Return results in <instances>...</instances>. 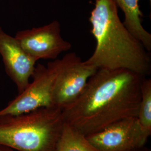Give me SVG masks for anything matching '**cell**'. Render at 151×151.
Masks as SVG:
<instances>
[{
  "label": "cell",
  "instance_id": "obj_1",
  "mask_svg": "<svg viewBox=\"0 0 151 151\" xmlns=\"http://www.w3.org/2000/svg\"><path fill=\"white\" fill-rule=\"evenodd\" d=\"M145 77L125 69L98 68L81 95L62 109L65 122L87 136L137 117Z\"/></svg>",
  "mask_w": 151,
  "mask_h": 151
},
{
  "label": "cell",
  "instance_id": "obj_2",
  "mask_svg": "<svg viewBox=\"0 0 151 151\" xmlns=\"http://www.w3.org/2000/svg\"><path fill=\"white\" fill-rule=\"evenodd\" d=\"M118 8L114 0H95L89 21L96 47L85 62L97 68L125 69L150 75V52L120 20Z\"/></svg>",
  "mask_w": 151,
  "mask_h": 151
},
{
  "label": "cell",
  "instance_id": "obj_3",
  "mask_svg": "<svg viewBox=\"0 0 151 151\" xmlns=\"http://www.w3.org/2000/svg\"><path fill=\"white\" fill-rule=\"evenodd\" d=\"M61 109L42 108L0 118V147L15 151H57L65 124Z\"/></svg>",
  "mask_w": 151,
  "mask_h": 151
},
{
  "label": "cell",
  "instance_id": "obj_4",
  "mask_svg": "<svg viewBox=\"0 0 151 151\" xmlns=\"http://www.w3.org/2000/svg\"><path fill=\"white\" fill-rule=\"evenodd\" d=\"M60 66V59L47 65H35L32 82L18 95L0 110V118L27 113L38 109L53 106L52 90Z\"/></svg>",
  "mask_w": 151,
  "mask_h": 151
},
{
  "label": "cell",
  "instance_id": "obj_5",
  "mask_svg": "<svg viewBox=\"0 0 151 151\" xmlns=\"http://www.w3.org/2000/svg\"><path fill=\"white\" fill-rule=\"evenodd\" d=\"M97 68L86 64L75 53L65 54L60 59V66L52 90L53 105L62 110L81 94L89 78Z\"/></svg>",
  "mask_w": 151,
  "mask_h": 151
},
{
  "label": "cell",
  "instance_id": "obj_6",
  "mask_svg": "<svg viewBox=\"0 0 151 151\" xmlns=\"http://www.w3.org/2000/svg\"><path fill=\"white\" fill-rule=\"evenodd\" d=\"M151 135L137 117H130L87 137L99 151H133L145 147Z\"/></svg>",
  "mask_w": 151,
  "mask_h": 151
},
{
  "label": "cell",
  "instance_id": "obj_7",
  "mask_svg": "<svg viewBox=\"0 0 151 151\" xmlns=\"http://www.w3.org/2000/svg\"><path fill=\"white\" fill-rule=\"evenodd\" d=\"M15 38L37 62L56 60L59 55L72 48L71 44L62 37L60 24L57 20L40 27L20 30Z\"/></svg>",
  "mask_w": 151,
  "mask_h": 151
},
{
  "label": "cell",
  "instance_id": "obj_8",
  "mask_svg": "<svg viewBox=\"0 0 151 151\" xmlns=\"http://www.w3.org/2000/svg\"><path fill=\"white\" fill-rule=\"evenodd\" d=\"M0 55L6 73L15 84L18 93H21L29 84L37 62L1 26Z\"/></svg>",
  "mask_w": 151,
  "mask_h": 151
},
{
  "label": "cell",
  "instance_id": "obj_9",
  "mask_svg": "<svg viewBox=\"0 0 151 151\" xmlns=\"http://www.w3.org/2000/svg\"><path fill=\"white\" fill-rule=\"evenodd\" d=\"M118 7L124 14V25L135 38L138 39L150 52L151 34L142 25L143 13L140 11L139 0H114Z\"/></svg>",
  "mask_w": 151,
  "mask_h": 151
},
{
  "label": "cell",
  "instance_id": "obj_10",
  "mask_svg": "<svg viewBox=\"0 0 151 151\" xmlns=\"http://www.w3.org/2000/svg\"><path fill=\"white\" fill-rule=\"evenodd\" d=\"M57 151H100L86 135L65 122Z\"/></svg>",
  "mask_w": 151,
  "mask_h": 151
},
{
  "label": "cell",
  "instance_id": "obj_11",
  "mask_svg": "<svg viewBox=\"0 0 151 151\" xmlns=\"http://www.w3.org/2000/svg\"><path fill=\"white\" fill-rule=\"evenodd\" d=\"M140 125L151 134V80L146 78L141 86V99L137 116Z\"/></svg>",
  "mask_w": 151,
  "mask_h": 151
},
{
  "label": "cell",
  "instance_id": "obj_12",
  "mask_svg": "<svg viewBox=\"0 0 151 151\" xmlns=\"http://www.w3.org/2000/svg\"><path fill=\"white\" fill-rule=\"evenodd\" d=\"M0 151H15L13 150H11L10 148L4 147H0Z\"/></svg>",
  "mask_w": 151,
  "mask_h": 151
},
{
  "label": "cell",
  "instance_id": "obj_13",
  "mask_svg": "<svg viewBox=\"0 0 151 151\" xmlns=\"http://www.w3.org/2000/svg\"><path fill=\"white\" fill-rule=\"evenodd\" d=\"M133 151H151V150L148 148H147V147H146V146H145V147H143L142 148L138 149V150H136Z\"/></svg>",
  "mask_w": 151,
  "mask_h": 151
},
{
  "label": "cell",
  "instance_id": "obj_14",
  "mask_svg": "<svg viewBox=\"0 0 151 151\" xmlns=\"http://www.w3.org/2000/svg\"><path fill=\"white\" fill-rule=\"evenodd\" d=\"M150 2H151V0H150Z\"/></svg>",
  "mask_w": 151,
  "mask_h": 151
}]
</instances>
